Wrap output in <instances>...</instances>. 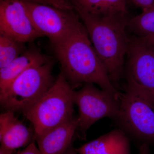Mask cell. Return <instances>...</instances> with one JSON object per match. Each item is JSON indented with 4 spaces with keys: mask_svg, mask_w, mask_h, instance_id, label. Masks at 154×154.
I'll return each mask as SVG.
<instances>
[{
    "mask_svg": "<svg viewBox=\"0 0 154 154\" xmlns=\"http://www.w3.org/2000/svg\"><path fill=\"white\" fill-rule=\"evenodd\" d=\"M52 46L61 72L73 89L92 83L119 97L121 93L110 81L81 19L65 38Z\"/></svg>",
    "mask_w": 154,
    "mask_h": 154,
    "instance_id": "6da1fadb",
    "label": "cell"
},
{
    "mask_svg": "<svg viewBox=\"0 0 154 154\" xmlns=\"http://www.w3.org/2000/svg\"><path fill=\"white\" fill-rule=\"evenodd\" d=\"M74 9L85 25L95 51L115 87L124 75L125 57L130 42L126 33L129 19L124 16H96L78 8Z\"/></svg>",
    "mask_w": 154,
    "mask_h": 154,
    "instance_id": "7a4b0ae2",
    "label": "cell"
},
{
    "mask_svg": "<svg viewBox=\"0 0 154 154\" xmlns=\"http://www.w3.org/2000/svg\"><path fill=\"white\" fill-rule=\"evenodd\" d=\"M74 91L60 72L47 92L31 108L22 113L33 125L35 137L74 117Z\"/></svg>",
    "mask_w": 154,
    "mask_h": 154,
    "instance_id": "3957f363",
    "label": "cell"
},
{
    "mask_svg": "<svg viewBox=\"0 0 154 154\" xmlns=\"http://www.w3.org/2000/svg\"><path fill=\"white\" fill-rule=\"evenodd\" d=\"M53 66L49 58L28 68L0 92L1 106L6 111L22 113L31 108L54 83Z\"/></svg>",
    "mask_w": 154,
    "mask_h": 154,
    "instance_id": "277c9868",
    "label": "cell"
},
{
    "mask_svg": "<svg viewBox=\"0 0 154 154\" xmlns=\"http://www.w3.org/2000/svg\"><path fill=\"white\" fill-rule=\"evenodd\" d=\"M113 120L131 140L140 146L154 144V107L140 95L124 89Z\"/></svg>",
    "mask_w": 154,
    "mask_h": 154,
    "instance_id": "5b68a950",
    "label": "cell"
},
{
    "mask_svg": "<svg viewBox=\"0 0 154 154\" xmlns=\"http://www.w3.org/2000/svg\"><path fill=\"white\" fill-rule=\"evenodd\" d=\"M124 75L125 89L140 95L154 107V45L130 39Z\"/></svg>",
    "mask_w": 154,
    "mask_h": 154,
    "instance_id": "8992f818",
    "label": "cell"
},
{
    "mask_svg": "<svg viewBox=\"0 0 154 154\" xmlns=\"http://www.w3.org/2000/svg\"><path fill=\"white\" fill-rule=\"evenodd\" d=\"M73 100L79 110L76 137L81 140L85 139L87 131L96 122L105 117L113 119L119 109V97L92 83H86L74 91Z\"/></svg>",
    "mask_w": 154,
    "mask_h": 154,
    "instance_id": "52a82bcc",
    "label": "cell"
},
{
    "mask_svg": "<svg viewBox=\"0 0 154 154\" xmlns=\"http://www.w3.org/2000/svg\"><path fill=\"white\" fill-rule=\"evenodd\" d=\"M35 28L52 45L67 36L80 18L75 10H61L47 4L23 2Z\"/></svg>",
    "mask_w": 154,
    "mask_h": 154,
    "instance_id": "ba28073f",
    "label": "cell"
},
{
    "mask_svg": "<svg viewBox=\"0 0 154 154\" xmlns=\"http://www.w3.org/2000/svg\"><path fill=\"white\" fill-rule=\"evenodd\" d=\"M0 34L23 43L43 36L34 27L21 0H0Z\"/></svg>",
    "mask_w": 154,
    "mask_h": 154,
    "instance_id": "9c48e42d",
    "label": "cell"
},
{
    "mask_svg": "<svg viewBox=\"0 0 154 154\" xmlns=\"http://www.w3.org/2000/svg\"><path fill=\"white\" fill-rule=\"evenodd\" d=\"M35 140L34 131L16 117L15 112L7 110L0 115L1 146L16 150L27 146Z\"/></svg>",
    "mask_w": 154,
    "mask_h": 154,
    "instance_id": "30bf717a",
    "label": "cell"
},
{
    "mask_svg": "<svg viewBox=\"0 0 154 154\" xmlns=\"http://www.w3.org/2000/svg\"><path fill=\"white\" fill-rule=\"evenodd\" d=\"M78 116L35 137L41 154H62L72 145L76 137Z\"/></svg>",
    "mask_w": 154,
    "mask_h": 154,
    "instance_id": "8fae6325",
    "label": "cell"
},
{
    "mask_svg": "<svg viewBox=\"0 0 154 154\" xmlns=\"http://www.w3.org/2000/svg\"><path fill=\"white\" fill-rule=\"evenodd\" d=\"M75 149L78 154H131L130 139L118 128Z\"/></svg>",
    "mask_w": 154,
    "mask_h": 154,
    "instance_id": "7c38bea8",
    "label": "cell"
},
{
    "mask_svg": "<svg viewBox=\"0 0 154 154\" xmlns=\"http://www.w3.org/2000/svg\"><path fill=\"white\" fill-rule=\"evenodd\" d=\"M49 58L36 47L26 50L8 66L0 69V92L8 88L16 78L31 66Z\"/></svg>",
    "mask_w": 154,
    "mask_h": 154,
    "instance_id": "4fadbf2b",
    "label": "cell"
},
{
    "mask_svg": "<svg viewBox=\"0 0 154 154\" xmlns=\"http://www.w3.org/2000/svg\"><path fill=\"white\" fill-rule=\"evenodd\" d=\"M74 8L101 17L124 16L128 14L126 0H69Z\"/></svg>",
    "mask_w": 154,
    "mask_h": 154,
    "instance_id": "5bb4252c",
    "label": "cell"
},
{
    "mask_svg": "<svg viewBox=\"0 0 154 154\" xmlns=\"http://www.w3.org/2000/svg\"><path fill=\"white\" fill-rule=\"evenodd\" d=\"M127 28L138 37L154 36V6L128 19Z\"/></svg>",
    "mask_w": 154,
    "mask_h": 154,
    "instance_id": "9a60e30c",
    "label": "cell"
},
{
    "mask_svg": "<svg viewBox=\"0 0 154 154\" xmlns=\"http://www.w3.org/2000/svg\"><path fill=\"white\" fill-rule=\"evenodd\" d=\"M25 44L0 34V69L8 66L25 52L27 50Z\"/></svg>",
    "mask_w": 154,
    "mask_h": 154,
    "instance_id": "2e32d148",
    "label": "cell"
},
{
    "mask_svg": "<svg viewBox=\"0 0 154 154\" xmlns=\"http://www.w3.org/2000/svg\"><path fill=\"white\" fill-rule=\"evenodd\" d=\"M48 4L61 10H74L73 6L69 0H47Z\"/></svg>",
    "mask_w": 154,
    "mask_h": 154,
    "instance_id": "e0dca14e",
    "label": "cell"
},
{
    "mask_svg": "<svg viewBox=\"0 0 154 154\" xmlns=\"http://www.w3.org/2000/svg\"><path fill=\"white\" fill-rule=\"evenodd\" d=\"M16 154H41L38 148L36 147L34 142L26 146L24 149L17 152Z\"/></svg>",
    "mask_w": 154,
    "mask_h": 154,
    "instance_id": "ac0fdd59",
    "label": "cell"
},
{
    "mask_svg": "<svg viewBox=\"0 0 154 154\" xmlns=\"http://www.w3.org/2000/svg\"><path fill=\"white\" fill-rule=\"evenodd\" d=\"M135 5L143 10L154 6V0H132Z\"/></svg>",
    "mask_w": 154,
    "mask_h": 154,
    "instance_id": "d6986e66",
    "label": "cell"
},
{
    "mask_svg": "<svg viewBox=\"0 0 154 154\" xmlns=\"http://www.w3.org/2000/svg\"><path fill=\"white\" fill-rule=\"evenodd\" d=\"M150 150L149 145L143 144L140 146L137 154H149Z\"/></svg>",
    "mask_w": 154,
    "mask_h": 154,
    "instance_id": "ffe728a7",
    "label": "cell"
},
{
    "mask_svg": "<svg viewBox=\"0 0 154 154\" xmlns=\"http://www.w3.org/2000/svg\"><path fill=\"white\" fill-rule=\"evenodd\" d=\"M143 41L146 43L154 45V36H146L144 37H138Z\"/></svg>",
    "mask_w": 154,
    "mask_h": 154,
    "instance_id": "44dd1931",
    "label": "cell"
},
{
    "mask_svg": "<svg viewBox=\"0 0 154 154\" xmlns=\"http://www.w3.org/2000/svg\"><path fill=\"white\" fill-rule=\"evenodd\" d=\"M16 150H12L3 147H0V154H16Z\"/></svg>",
    "mask_w": 154,
    "mask_h": 154,
    "instance_id": "7402d4cb",
    "label": "cell"
},
{
    "mask_svg": "<svg viewBox=\"0 0 154 154\" xmlns=\"http://www.w3.org/2000/svg\"><path fill=\"white\" fill-rule=\"evenodd\" d=\"M62 154H78V153L74 147L73 145H72Z\"/></svg>",
    "mask_w": 154,
    "mask_h": 154,
    "instance_id": "603a6c76",
    "label": "cell"
},
{
    "mask_svg": "<svg viewBox=\"0 0 154 154\" xmlns=\"http://www.w3.org/2000/svg\"><path fill=\"white\" fill-rule=\"evenodd\" d=\"M23 2H34L40 3V4H47L46 1L45 0H21Z\"/></svg>",
    "mask_w": 154,
    "mask_h": 154,
    "instance_id": "cb8c5ba5",
    "label": "cell"
}]
</instances>
